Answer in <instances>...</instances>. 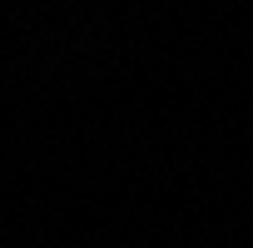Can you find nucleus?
Here are the masks:
<instances>
[]
</instances>
